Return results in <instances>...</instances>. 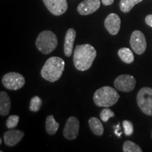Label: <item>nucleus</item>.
<instances>
[{"label": "nucleus", "mask_w": 152, "mask_h": 152, "mask_svg": "<svg viewBox=\"0 0 152 152\" xmlns=\"http://www.w3.org/2000/svg\"><path fill=\"white\" fill-rule=\"evenodd\" d=\"M96 56V49L91 45H77L73 53L74 66L78 71H87L91 68Z\"/></svg>", "instance_id": "nucleus-1"}, {"label": "nucleus", "mask_w": 152, "mask_h": 152, "mask_svg": "<svg viewBox=\"0 0 152 152\" xmlns=\"http://www.w3.org/2000/svg\"><path fill=\"white\" fill-rule=\"evenodd\" d=\"M65 68V62L63 58L52 56L48 58L41 70V75L46 80L54 83L61 77Z\"/></svg>", "instance_id": "nucleus-2"}, {"label": "nucleus", "mask_w": 152, "mask_h": 152, "mask_svg": "<svg viewBox=\"0 0 152 152\" xmlns=\"http://www.w3.org/2000/svg\"><path fill=\"white\" fill-rule=\"evenodd\" d=\"M120 95L113 87L104 86L94 92L93 100L94 104L101 107H110L118 102Z\"/></svg>", "instance_id": "nucleus-3"}, {"label": "nucleus", "mask_w": 152, "mask_h": 152, "mask_svg": "<svg viewBox=\"0 0 152 152\" xmlns=\"http://www.w3.org/2000/svg\"><path fill=\"white\" fill-rule=\"evenodd\" d=\"M35 45L38 50L44 54H49L54 52L58 45V38L50 30H44L39 34L36 39Z\"/></svg>", "instance_id": "nucleus-4"}, {"label": "nucleus", "mask_w": 152, "mask_h": 152, "mask_svg": "<svg viewBox=\"0 0 152 152\" xmlns=\"http://www.w3.org/2000/svg\"><path fill=\"white\" fill-rule=\"evenodd\" d=\"M137 102L144 114L152 116V88L142 87L137 95Z\"/></svg>", "instance_id": "nucleus-5"}, {"label": "nucleus", "mask_w": 152, "mask_h": 152, "mask_svg": "<svg viewBox=\"0 0 152 152\" xmlns=\"http://www.w3.org/2000/svg\"><path fill=\"white\" fill-rule=\"evenodd\" d=\"M26 83V80L21 74L11 72L5 74L2 77V84L10 90H17L22 88Z\"/></svg>", "instance_id": "nucleus-6"}, {"label": "nucleus", "mask_w": 152, "mask_h": 152, "mask_svg": "<svg viewBox=\"0 0 152 152\" xmlns=\"http://www.w3.org/2000/svg\"><path fill=\"white\" fill-rule=\"evenodd\" d=\"M136 80L132 75L128 74L121 75L114 80V87L115 89L123 92H129L134 89Z\"/></svg>", "instance_id": "nucleus-7"}, {"label": "nucleus", "mask_w": 152, "mask_h": 152, "mask_svg": "<svg viewBox=\"0 0 152 152\" xmlns=\"http://www.w3.org/2000/svg\"><path fill=\"white\" fill-rule=\"evenodd\" d=\"M130 43L132 50L139 55L144 54L147 49V41L145 36L140 30H134L132 33Z\"/></svg>", "instance_id": "nucleus-8"}, {"label": "nucleus", "mask_w": 152, "mask_h": 152, "mask_svg": "<svg viewBox=\"0 0 152 152\" xmlns=\"http://www.w3.org/2000/svg\"><path fill=\"white\" fill-rule=\"evenodd\" d=\"M80 122L79 120L75 116L68 118L64 127V136L68 140H75L79 134Z\"/></svg>", "instance_id": "nucleus-9"}, {"label": "nucleus", "mask_w": 152, "mask_h": 152, "mask_svg": "<svg viewBox=\"0 0 152 152\" xmlns=\"http://www.w3.org/2000/svg\"><path fill=\"white\" fill-rule=\"evenodd\" d=\"M47 9L54 16H61L68 9L67 0H42Z\"/></svg>", "instance_id": "nucleus-10"}, {"label": "nucleus", "mask_w": 152, "mask_h": 152, "mask_svg": "<svg viewBox=\"0 0 152 152\" xmlns=\"http://www.w3.org/2000/svg\"><path fill=\"white\" fill-rule=\"evenodd\" d=\"M101 5L100 0H84L79 4L77 11L80 15L92 14L99 9Z\"/></svg>", "instance_id": "nucleus-11"}, {"label": "nucleus", "mask_w": 152, "mask_h": 152, "mask_svg": "<svg viewBox=\"0 0 152 152\" xmlns=\"http://www.w3.org/2000/svg\"><path fill=\"white\" fill-rule=\"evenodd\" d=\"M121 20L118 15L110 14L104 20V26L111 35H116L121 28Z\"/></svg>", "instance_id": "nucleus-12"}, {"label": "nucleus", "mask_w": 152, "mask_h": 152, "mask_svg": "<svg viewBox=\"0 0 152 152\" xmlns=\"http://www.w3.org/2000/svg\"><path fill=\"white\" fill-rule=\"evenodd\" d=\"M25 133L23 131L11 129L7 131L4 134V141L6 145L8 147H14L16 146L18 142H20L23 138Z\"/></svg>", "instance_id": "nucleus-13"}, {"label": "nucleus", "mask_w": 152, "mask_h": 152, "mask_svg": "<svg viewBox=\"0 0 152 152\" xmlns=\"http://www.w3.org/2000/svg\"><path fill=\"white\" fill-rule=\"evenodd\" d=\"M76 37V31L73 28H70L66 32L64 40V54L67 57L73 54V45Z\"/></svg>", "instance_id": "nucleus-14"}, {"label": "nucleus", "mask_w": 152, "mask_h": 152, "mask_svg": "<svg viewBox=\"0 0 152 152\" xmlns=\"http://www.w3.org/2000/svg\"><path fill=\"white\" fill-rule=\"evenodd\" d=\"M11 99L7 92H0V114L3 116L9 115L11 110Z\"/></svg>", "instance_id": "nucleus-15"}, {"label": "nucleus", "mask_w": 152, "mask_h": 152, "mask_svg": "<svg viewBox=\"0 0 152 152\" xmlns=\"http://www.w3.org/2000/svg\"><path fill=\"white\" fill-rule=\"evenodd\" d=\"M89 126L92 132L96 136H102L104 134V127L102 123L96 117H92L89 120Z\"/></svg>", "instance_id": "nucleus-16"}, {"label": "nucleus", "mask_w": 152, "mask_h": 152, "mask_svg": "<svg viewBox=\"0 0 152 152\" xmlns=\"http://www.w3.org/2000/svg\"><path fill=\"white\" fill-rule=\"evenodd\" d=\"M58 128H59V123L55 121L54 115H48L46 118V124H45L47 132L50 135H54L56 133Z\"/></svg>", "instance_id": "nucleus-17"}, {"label": "nucleus", "mask_w": 152, "mask_h": 152, "mask_svg": "<svg viewBox=\"0 0 152 152\" xmlns=\"http://www.w3.org/2000/svg\"><path fill=\"white\" fill-rule=\"evenodd\" d=\"M118 54L121 60L125 64H132L134 61V55L132 51L129 48L123 47V48L120 49L118 52Z\"/></svg>", "instance_id": "nucleus-18"}, {"label": "nucleus", "mask_w": 152, "mask_h": 152, "mask_svg": "<svg viewBox=\"0 0 152 152\" xmlns=\"http://www.w3.org/2000/svg\"><path fill=\"white\" fill-rule=\"evenodd\" d=\"M142 1L143 0H121L120 9L123 13H128L134 6Z\"/></svg>", "instance_id": "nucleus-19"}, {"label": "nucleus", "mask_w": 152, "mask_h": 152, "mask_svg": "<svg viewBox=\"0 0 152 152\" xmlns=\"http://www.w3.org/2000/svg\"><path fill=\"white\" fill-rule=\"evenodd\" d=\"M123 151L124 152H142V149L134 142L128 140L123 144Z\"/></svg>", "instance_id": "nucleus-20"}, {"label": "nucleus", "mask_w": 152, "mask_h": 152, "mask_svg": "<svg viewBox=\"0 0 152 152\" xmlns=\"http://www.w3.org/2000/svg\"><path fill=\"white\" fill-rule=\"evenodd\" d=\"M42 105V101L38 96H35L30 99V110L33 112H37L39 111Z\"/></svg>", "instance_id": "nucleus-21"}, {"label": "nucleus", "mask_w": 152, "mask_h": 152, "mask_svg": "<svg viewBox=\"0 0 152 152\" xmlns=\"http://www.w3.org/2000/svg\"><path fill=\"white\" fill-rule=\"evenodd\" d=\"M19 120H20V118H19L18 115H11L7 119L6 125L9 129H14L18 125Z\"/></svg>", "instance_id": "nucleus-22"}, {"label": "nucleus", "mask_w": 152, "mask_h": 152, "mask_svg": "<svg viewBox=\"0 0 152 152\" xmlns=\"http://www.w3.org/2000/svg\"><path fill=\"white\" fill-rule=\"evenodd\" d=\"M114 116H115V113L108 107H106L100 112V118L104 122H107L111 118Z\"/></svg>", "instance_id": "nucleus-23"}, {"label": "nucleus", "mask_w": 152, "mask_h": 152, "mask_svg": "<svg viewBox=\"0 0 152 152\" xmlns=\"http://www.w3.org/2000/svg\"><path fill=\"white\" fill-rule=\"evenodd\" d=\"M123 128H124L125 130V134L127 136H130L133 134L134 132V128H133V124L130 121H127L125 120L123 122Z\"/></svg>", "instance_id": "nucleus-24"}, {"label": "nucleus", "mask_w": 152, "mask_h": 152, "mask_svg": "<svg viewBox=\"0 0 152 152\" xmlns=\"http://www.w3.org/2000/svg\"><path fill=\"white\" fill-rule=\"evenodd\" d=\"M145 22L148 26H149L150 27H152V14L148 15V16H146Z\"/></svg>", "instance_id": "nucleus-25"}, {"label": "nucleus", "mask_w": 152, "mask_h": 152, "mask_svg": "<svg viewBox=\"0 0 152 152\" xmlns=\"http://www.w3.org/2000/svg\"><path fill=\"white\" fill-rule=\"evenodd\" d=\"M114 0H102V2L104 6L111 5L113 3Z\"/></svg>", "instance_id": "nucleus-26"}, {"label": "nucleus", "mask_w": 152, "mask_h": 152, "mask_svg": "<svg viewBox=\"0 0 152 152\" xmlns=\"http://www.w3.org/2000/svg\"><path fill=\"white\" fill-rule=\"evenodd\" d=\"M1 142H2V140H1V139H0V144H1Z\"/></svg>", "instance_id": "nucleus-27"}]
</instances>
